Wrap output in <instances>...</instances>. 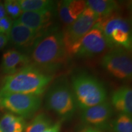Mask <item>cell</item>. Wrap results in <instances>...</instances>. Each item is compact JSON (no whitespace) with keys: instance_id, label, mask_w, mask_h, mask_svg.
I'll return each mask as SVG.
<instances>
[{"instance_id":"cell-1","label":"cell","mask_w":132,"mask_h":132,"mask_svg":"<svg viewBox=\"0 0 132 132\" xmlns=\"http://www.w3.org/2000/svg\"><path fill=\"white\" fill-rule=\"evenodd\" d=\"M62 32L52 29L37 41L31 52V64L52 74L68 61Z\"/></svg>"},{"instance_id":"cell-2","label":"cell","mask_w":132,"mask_h":132,"mask_svg":"<svg viewBox=\"0 0 132 132\" xmlns=\"http://www.w3.org/2000/svg\"><path fill=\"white\" fill-rule=\"evenodd\" d=\"M53 79L52 74L30 64L16 73L5 77L0 89V94L17 93L40 96Z\"/></svg>"},{"instance_id":"cell-3","label":"cell","mask_w":132,"mask_h":132,"mask_svg":"<svg viewBox=\"0 0 132 132\" xmlns=\"http://www.w3.org/2000/svg\"><path fill=\"white\" fill-rule=\"evenodd\" d=\"M95 27L102 31L108 48H123L130 50L132 46L131 29L128 19L118 12L99 18Z\"/></svg>"},{"instance_id":"cell-4","label":"cell","mask_w":132,"mask_h":132,"mask_svg":"<svg viewBox=\"0 0 132 132\" xmlns=\"http://www.w3.org/2000/svg\"><path fill=\"white\" fill-rule=\"evenodd\" d=\"M72 85L77 105L82 110L106 100V89L103 84L93 76L85 73L76 74L72 78Z\"/></svg>"},{"instance_id":"cell-5","label":"cell","mask_w":132,"mask_h":132,"mask_svg":"<svg viewBox=\"0 0 132 132\" xmlns=\"http://www.w3.org/2000/svg\"><path fill=\"white\" fill-rule=\"evenodd\" d=\"M45 105L62 120L70 119L73 116L77 102L67 80L61 78L52 84L45 95Z\"/></svg>"},{"instance_id":"cell-6","label":"cell","mask_w":132,"mask_h":132,"mask_svg":"<svg viewBox=\"0 0 132 132\" xmlns=\"http://www.w3.org/2000/svg\"><path fill=\"white\" fill-rule=\"evenodd\" d=\"M98 19V16L87 7L78 19L65 28L62 32V39L69 56L72 55L74 48L82 38L93 28Z\"/></svg>"},{"instance_id":"cell-7","label":"cell","mask_w":132,"mask_h":132,"mask_svg":"<svg viewBox=\"0 0 132 132\" xmlns=\"http://www.w3.org/2000/svg\"><path fill=\"white\" fill-rule=\"evenodd\" d=\"M40 96L17 93L0 94V107L23 118L32 116L41 106Z\"/></svg>"},{"instance_id":"cell-8","label":"cell","mask_w":132,"mask_h":132,"mask_svg":"<svg viewBox=\"0 0 132 132\" xmlns=\"http://www.w3.org/2000/svg\"><path fill=\"white\" fill-rule=\"evenodd\" d=\"M102 67L115 78L130 80L132 76V61L130 50L123 48H114L103 56Z\"/></svg>"},{"instance_id":"cell-9","label":"cell","mask_w":132,"mask_h":132,"mask_svg":"<svg viewBox=\"0 0 132 132\" xmlns=\"http://www.w3.org/2000/svg\"><path fill=\"white\" fill-rule=\"evenodd\" d=\"M108 48L103 33L94 26L82 38L74 48L72 56L81 58H90L101 54Z\"/></svg>"},{"instance_id":"cell-10","label":"cell","mask_w":132,"mask_h":132,"mask_svg":"<svg viewBox=\"0 0 132 132\" xmlns=\"http://www.w3.org/2000/svg\"><path fill=\"white\" fill-rule=\"evenodd\" d=\"M50 30L47 31L33 30L15 20L7 37L9 41L15 47L26 52L31 53L37 41Z\"/></svg>"},{"instance_id":"cell-11","label":"cell","mask_w":132,"mask_h":132,"mask_svg":"<svg viewBox=\"0 0 132 132\" xmlns=\"http://www.w3.org/2000/svg\"><path fill=\"white\" fill-rule=\"evenodd\" d=\"M113 114L111 105L104 102L95 106L83 110L81 120L83 122L98 128L105 127Z\"/></svg>"},{"instance_id":"cell-12","label":"cell","mask_w":132,"mask_h":132,"mask_svg":"<svg viewBox=\"0 0 132 132\" xmlns=\"http://www.w3.org/2000/svg\"><path fill=\"white\" fill-rule=\"evenodd\" d=\"M54 11L24 12L15 20L33 30L47 31L52 27L54 20Z\"/></svg>"},{"instance_id":"cell-13","label":"cell","mask_w":132,"mask_h":132,"mask_svg":"<svg viewBox=\"0 0 132 132\" xmlns=\"http://www.w3.org/2000/svg\"><path fill=\"white\" fill-rule=\"evenodd\" d=\"M86 7V1L82 0H64L56 5L59 19L65 26L78 19Z\"/></svg>"},{"instance_id":"cell-14","label":"cell","mask_w":132,"mask_h":132,"mask_svg":"<svg viewBox=\"0 0 132 132\" xmlns=\"http://www.w3.org/2000/svg\"><path fill=\"white\" fill-rule=\"evenodd\" d=\"M30 64V58L26 54L16 50H9L3 54L1 68L3 73L10 75Z\"/></svg>"},{"instance_id":"cell-15","label":"cell","mask_w":132,"mask_h":132,"mask_svg":"<svg viewBox=\"0 0 132 132\" xmlns=\"http://www.w3.org/2000/svg\"><path fill=\"white\" fill-rule=\"evenodd\" d=\"M111 105L120 114H132V90L129 86H122L111 95Z\"/></svg>"},{"instance_id":"cell-16","label":"cell","mask_w":132,"mask_h":132,"mask_svg":"<svg viewBox=\"0 0 132 132\" xmlns=\"http://www.w3.org/2000/svg\"><path fill=\"white\" fill-rule=\"evenodd\" d=\"M87 7L90 8L98 16L105 17L118 12L119 9L118 3L112 0H88L86 1Z\"/></svg>"},{"instance_id":"cell-17","label":"cell","mask_w":132,"mask_h":132,"mask_svg":"<svg viewBox=\"0 0 132 132\" xmlns=\"http://www.w3.org/2000/svg\"><path fill=\"white\" fill-rule=\"evenodd\" d=\"M26 127L24 118L14 114H4L0 120L1 132H23Z\"/></svg>"},{"instance_id":"cell-18","label":"cell","mask_w":132,"mask_h":132,"mask_svg":"<svg viewBox=\"0 0 132 132\" xmlns=\"http://www.w3.org/2000/svg\"><path fill=\"white\" fill-rule=\"evenodd\" d=\"M23 12L55 11L56 4L50 0H19Z\"/></svg>"},{"instance_id":"cell-19","label":"cell","mask_w":132,"mask_h":132,"mask_svg":"<svg viewBox=\"0 0 132 132\" xmlns=\"http://www.w3.org/2000/svg\"><path fill=\"white\" fill-rule=\"evenodd\" d=\"M52 125V120L45 113L38 114L25 127V132H43Z\"/></svg>"},{"instance_id":"cell-20","label":"cell","mask_w":132,"mask_h":132,"mask_svg":"<svg viewBox=\"0 0 132 132\" xmlns=\"http://www.w3.org/2000/svg\"><path fill=\"white\" fill-rule=\"evenodd\" d=\"M114 132H132L131 115L119 114L112 122Z\"/></svg>"},{"instance_id":"cell-21","label":"cell","mask_w":132,"mask_h":132,"mask_svg":"<svg viewBox=\"0 0 132 132\" xmlns=\"http://www.w3.org/2000/svg\"><path fill=\"white\" fill-rule=\"evenodd\" d=\"M6 13L11 19L16 20L23 13L20 6L16 0H6L4 3Z\"/></svg>"},{"instance_id":"cell-22","label":"cell","mask_w":132,"mask_h":132,"mask_svg":"<svg viewBox=\"0 0 132 132\" xmlns=\"http://www.w3.org/2000/svg\"><path fill=\"white\" fill-rule=\"evenodd\" d=\"M13 22L12 19L8 16L0 20V34L8 36L12 28Z\"/></svg>"},{"instance_id":"cell-23","label":"cell","mask_w":132,"mask_h":132,"mask_svg":"<svg viewBox=\"0 0 132 132\" xmlns=\"http://www.w3.org/2000/svg\"><path fill=\"white\" fill-rule=\"evenodd\" d=\"M61 127V122H57L54 124L50 126L45 130L43 132H59Z\"/></svg>"},{"instance_id":"cell-24","label":"cell","mask_w":132,"mask_h":132,"mask_svg":"<svg viewBox=\"0 0 132 132\" xmlns=\"http://www.w3.org/2000/svg\"><path fill=\"white\" fill-rule=\"evenodd\" d=\"M9 42V39L6 35L0 34V50L4 48Z\"/></svg>"},{"instance_id":"cell-25","label":"cell","mask_w":132,"mask_h":132,"mask_svg":"<svg viewBox=\"0 0 132 132\" xmlns=\"http://www.w3.org/2000/svg\"><path fill=\"white\" fill-rule=\"evenodd\" d=\"M7 16L6 9H5L4 4L0 2V20Z\"/></svg>"},{"instance_id":"cell-26","label":"cell","mask_w":132,"mask_h":132,"mask_svg":"<svg viewBox=\"0 0 132 132\" xmlns=\"http://www.w3.org/2000/svg\"><path fill=\"white\" fill-rule=\"evenodd\" d=\"M82 132H101L100 130L95 128V127H87L85 128Z\"/></svg>"},{"instance_id":"cell-27","label":"cell","mask_w":132,"mask_h":132,"mask_svg":"<svg viewBox=\"0 0 132 132\" xmlns=\"http://www.w3.org/2000/svg\"><path fill=\"white\" fill-rule=\"evenodd\" d=\"M0 132H1V128H0Z\"/></svg>"}]
</instances>
